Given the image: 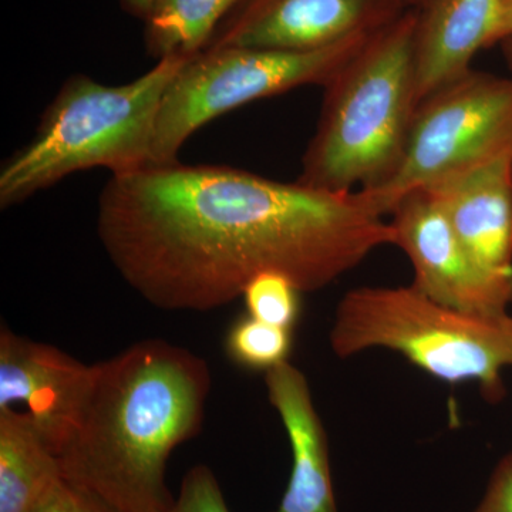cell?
<instances>
[{"label": "cell", "mask_w": 512, "mask_h": 512, "mask_svg": "<svg viewBox=\"0 0 512 512\" xmlns=\"http://www.w3.org/2000/svg\"><path fill=\"white\" fill-rule=\"evenodd\" d=\"M97 235L128 286L170 312L222 308L265 272L319 291L394 244L366 192L178 161L111 175L97 201Z\"/></svg>", "instance_id": "obj_1"}, {"label": "cell", "mask_w": 512, "mask_h": 512, "mask_svg": "<svg viewBox=\"0 0 512 512\" xmlns=\"http://www.w3.org/2000/svg\"><path fill=\"white\" fill-rule=\"evenodd\" d=\"M211 384L207 362L167 340H141L96 363L59 451L64 480L117 512H171L168 460L200 434Z\"/></svg>", "instance_id": "obj_2"}, {"label": "cell", "mask_w": 512, "mask_h": 512, "mask_svg": "<svg viewBox=\"0 0 512 512\" xmlns=\"http://www.w3.org/2000/svg\"><path fill=\"white\" fill-rule=\"evenodd\" d=\"M413 9L373 33L326 84L298 181L318 190H382L399 173L419 106Z\"/></svg>", "instance_id": "obj_3"}, {"label": "cell", "mask_w": 512, "mask_h": 512, "mask_svg": "<svg viewBox=\"0 0 512 512\" xmlns=\"http://www.w3.org/2000/svg\"><path fill=\"white\" fill-rule=\"evenodd\" d=\"M185 60H157L119 86L84 74L67 79L32 140L0 168V207L18 205L80 171L107 168L117 175L150 165L161 100Z\"/></svg>", "instance_id": "obj_4"}, {"label": "cell", "mask_w": 512, "mask_h": 512, "mask_svg": "<svg viewBox=\"0 0 512 512\" xmlns=\"http://www.w3.org/2000/svg\"><path fill=\"white\" fill-rule=\"evenodd\" d=\"M330 348L340 359L392 350L441 382H476L485 400L498 402L512 367V313L458 311L412 285L360 286L338 303Z\"/></svg>", "instance_id": "obj_5"}, {"label": "cell", "mask_w": 512, "mask_h": 512, "mask_svg": "<svg viewBox=\"0 0 512 512\" xmlns=\"http://www.w3.org/2000/svg\"><path fill=\"white\" fill-rule=\"evenodd\" d=\"M370 36L303 52L220 47L188 57L161 100L150 165L175 163L195 131L229 111L298 87H325Z\"/></svg>", "instance_id": "obj_6"}, {"label": "cell", "mask_w": 512, "mask_h": 512, "mask_svg": "<svg viewBox=\"0 0 512 512\" xmlns=\"http://www.w3.org/2000/svg\"><path fill=\"white\" fill-rule=\"evenodd\" d=\"M512 151V77L471 69L417 106L396 177L366 192L384 217L407 192Z\"/></svg>", "instance_id": "obj_7"}, {"label": "cell", "mask_w": 512, "mask_h": 512, "mask_svg": "<svg viewBox=\"0 0 512 512\" xmlns=\"http://www.w3.org/2000/svg\"><path fill=\"white\" fill-rule=\"evenodd\" d=\"M394 244L409 256L413 288L431 301L473 313L507 312L512 271L487 268L457 237L439 204L424 188L407 192L392 211Z\"/></svg>", "instance_id": "obj_8"}, {"label": "cell", "mask_w": 512, "mask_h": 512, "mask_svg": "<svg viewBox=\"0 0 512 512\" xmlns=\"http://www.w3.org/2000/svg\"><path fill=\"white\" fill-rule=\"evenodd\" d=\"M407 10L403 0H241L205 49L318 50L373 35Z\"/></svg>", "instance_id": "obj_9"}, {"label": "cell", "mask_w": 512, "mask_h": 512, "mask_svg": "<svg viewBox=\"0 0 512 512\" xmlns=\"http://www.w3.org/2000/svg\"><path fill=\"white\" fill-rule=\"evenodd\" d=\"M93 379V365L47 343L0 329V410L26 406L43 439L59 456L79 420Z\"/></svg>", "instance_id": "obj_10"}, {"label": "cell", "mask_w": 512, "mask_h": 512, "mask_svg": "<svg viewBox=\"0 0 512 512\" xmlns=\"http://www.w3.org/2000/svg\"><path fill=\"white\" fill-rule=\"evenodd\" d=\"M424 190L477 261L512 271V151Z\"/></svg>", "instance_id": "obj_11"}, {"label": "cell", "mask_w": 512, "mask_h": 512, "mask_svg": "<svg viewBox=\"0 0 512 512\" xmlns=\"http://www.w3.org/2000/svg\"><path fill=\"white\" fill-rule=\"evenodd\" d=\"M419 103L470 72L480 50L497 45L501 0H423L413 9Z\"/></svg>", "instance_id": "obj_12"}, {"label": "cell", "mask_w": 512, "mask_h": 512, "mask_svg": "<svg viewBox=\"0 0 512 512\" xmlns=\"http://www.w3.org/2000/svg\"><path fill=\"white\" fill-rule=\"evenodd\" d=\"M265 386L292 450L291 477L275 512H338L328 434L316 412L308 379L285 362L265 372Z\"/></svg>", "instance_id": "obj_13"}, {"label": "cell", "mask_w": 512, "mask_h": 512, "mask_svg": "<svg viewBox=\"0 0 512 512\" xmlns=\"http://www.w3.org/2000/svg\"><path fill=\"white\" fill-rule=\"evenodd\" d=\"M63 478L56 451L26 412L0 410V512H33Z\"/></svg>", "instance_id": "obj_14"}, {"label": "cell", "mask_w": 512, "mask_h": 512, "mask_svg": "<svg viewBox=\"0 0 512 512\" xmlns=\"http://www.w3.org/2000/svg\"><path fill=\"white\" fill-rule=\"evenodd\" d=\"M241 0H153L144 22L148 55L192 57L202 52Z\"/></svg>", "instance_id": "obj_15"}, {"label": "cell", "mask_w": 512, "mask_h": 512, "mask_svg": "<svg viewBox=\"0 0 512 512\" xmlns=\"http://www.w3.org/2000/svg\"><path fill=\"white\" fill-rule=\"evenodd\" d=\"M292 343L291 329L269 325L247 313L228 330L225 349L237 365L268 372L288 362Z\"/></svg>", "instance_id": "obj_16"}, {"label": "cell", "mask_w": 512, "mask_h": 512, "mask_svg": "<svg viewBox=\"0 0 512 512\" xmlns=\"http://www.w3.org/2000/svg\"><path fill=\"white\" fill-rule=\"evenodd\" d=\"M301 293L288 276L265 272L248 282L242 298L252 318L293 330L301 311Z\"/></svg>", "instance_id": "obj_17"}, {"label": "cell", "mask_w": 512, "mask_h": 512, "mask_svg": "<svg viewBox=\"0 0 512 512\" xmlns=\"http://www.w3.org/2000/svg\"><path fill=\"white\" fill-rule=\"evenodd\" d=\"M171 512H229L214 471L197 464L185 474Z\"/></svg>", "instance_id": "obj_18"}, {"label": "cell", "mask_w": 512, "mask_h": 512, "mask_svg": "<svg viewBox=\"0 0 512 512\" xmlns=\"http://www.w3.org/2000/svg\"><path fill=\"white\" fill-rule=\"evenodd\" d=\"M33 512H117L106 503L77 487L62 480L50 491L45 500Z\"/></svg>", "instance_id": "obj_19"}, {"label": "cell", "mask_w": 512, "mask_h": 512, "mask_svg": "<svg viewBox=\"0 0 512 512\" xmlns=\"http://www.w3.org/2000/svg\"><path fill=\"white\" fill-rule=\"evenodd\" d=\"M473 512H512V453L498 461Z\"/></svg>", "instance_id": "obj_20"}, {"label": "cell", "mask_w": 512, "mask_h": 512, "mask_svg": "<svg viewBox=\"0 0 512 512\" xmlns=\"http://www.w3.org/2000/svg\"><path fill=\"white\" fill-rule=\"evenodd\" d=\"M512 36V0H501L500 25H498L497 45Z\"/></svg>", "instance_id": "obj_21"}, {"label": "cell", "mask_w": 512, "mask_h": 512, "mask_svg": "<svg viewBox=\"0 0 512 512\" xmlns=\"http://www.w3.org/2000/svg\"><path fill=\"white\" fill-rule=\"evenodd\" d=\"M121 8L126 10L128 15L134 18L144 20L150 12L153 0H120Z\"/></svg>", "instance_id": "obj_22"}, {"label": "cell", "mask_w": 512, "mask_h": 512, "mask_svg": "<svg viewBox=\"0 0 512 512\" xmlns=\"http://www.w3.org/2000/svg\"><path fill=\"white\" fill-rule=\"evenodd\" d=\"M500 46L501 50H503L505 63H507V66L510 67L512 72V36L503 40V42L500 43Z\"/></svg>", "instance_id": "obj_23"}, {"label": "cell", "mask_w": 512, "mask_h": 512, "mask_svg": "<svg viewBox=\"0 0 512 512\" xmlns=\"http://www.w3.org/2000/svg\"><path fill=\"white\" fill-rule=\"evenodd\" d=\"M403 2L407 9H416L417 6L421 5L423 0H403Z\"/></svg>", "instance_id": "obj_24"}]
</instances>
